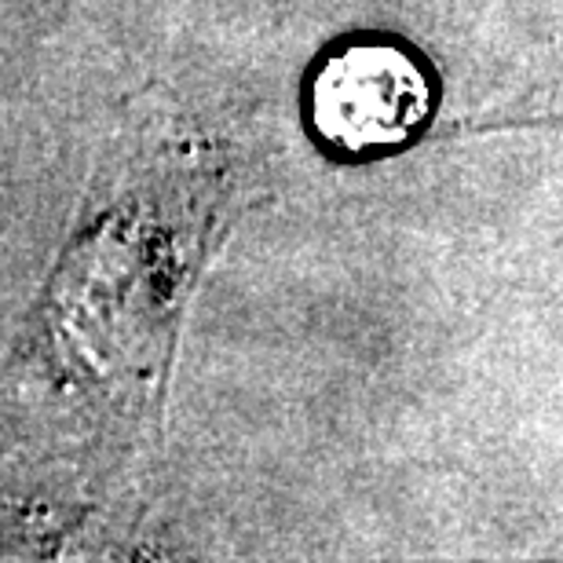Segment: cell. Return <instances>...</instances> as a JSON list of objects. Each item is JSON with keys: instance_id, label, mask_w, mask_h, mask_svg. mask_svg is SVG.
<instances>
[{"instance_id": "obj_1", "label": "cell", "mask_w": 563, "mask_h": 563, "mask_svg": "<svg viewBox=\"0 0 563 563\" xmlns=\"http://www.w3.org/2000/svg\"><path fill=\"white\" fill-rule=\"evenodd\" d=\"M435 85L413 48L358 37L333 48L303 88L308 129L336 157H374L407 146L428 125Z\"/></svg>"}]
</instances>
